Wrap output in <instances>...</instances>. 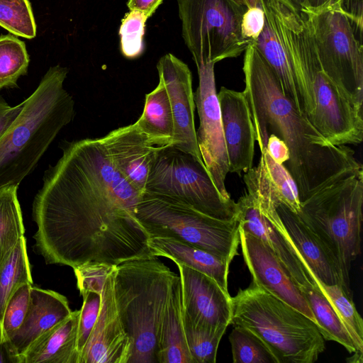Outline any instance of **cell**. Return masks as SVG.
Masks as SVG:
<instances>
[{
	"instance_id": "obj_22",
	"label": "cell",
	"mask_w": 363,
	"mask_h": 363,
	"mask_svg": "<svg viewBox=\"0 0 363 363\" xmlns=\"http://www.w3.org/2000/svg\"><path fill=\"white\" fill-rule=\"evenodd\" d=\"M80 310L72 311L34 341L14 363H79L77 333Z\"/></svg>"
},
{
	"instance_id": "obj_14",
	"label": "cell",
	"mask_w": 363,
	"mask_h": 363,
	"mask_svg": "<svg viewBox=\"0 0 363 363\" xmlns=\"http://www.w3.org/2000/svg\"><path fill=\"white\" fill-rule=\"evenodd\" d=\"M182 286V313L193 323L214 330H226L232 321V301L211 277L176 262Z\"/></svg>"
},
{
	"instance_id": "obj_39",
	"label": "cell",
	"mask_w": 363,
	"mask_h": 363,
	"mask_svg": "<svg viewBox=\"0 0 363 363\" xmlns=\"http://www.w3.org/2000/svg\"><path fill=\"white\" fill-rule=\"evenodd\" d=\"M264 23V13L262 7L247 9L242 17L241 33L249 44H253L260 34Z\"/></svg>"
},
{
	"instance_id": "obj_28",
	"label": "cell",
	"mask_w": 363,
	"mask_h": 363,
	"mask_svg": "<svg viewBox=\"0 0 363 363\" xmlns=\"http://www.w3.org/2000/svg\"><path fill=\"white\" fill-rule=\"evenodd\" d=\"M300 290L309 305L324 340L335 341L349 353L356 354L354 345L346 328L327 298L318 289L306 287Z\"/></svg>"
},
{
	"instance_id": "obj_20",
	"label": "cell",
	"mask_w": 363,
	"mask_h": 363,
	"mask_svg": "<svg viewBox=\"0 0 363 363\" xmlns=\"http://www.w3.org/2000/svg\"><path fill=\"white\" fill-rule=\"evenodd\" d=\"M236 203L239 228L262 240L274 253L299 289H316L292 249L261 212L255 194L247 189Z\"/></svg>"
},
{
	"instance_id": "obj_25",
	"label": "cell",
	"mask_w": 363,
	"mask_h": 363,
	"mask_svg": "<svg viewBox=\"0 0 363 363\" xmlns=\"http://www.w3.org/2000/svg\"><path fill=\"white\" fill-rule=\"evenodd\" d=\"M134 123L152 145H171L174 136L173 116L167 92L161 81L145 95L142 114Z\"/></svg>"
},
{
	"instance_id": "obj_26",
	"label": "cell",
	"mask_w": 363,
	"mask_h": 363,
	"mask_svg": "<svg viewBox=\"0 0 363 363\" xmlns=\"http://www.w3.org/2000/svg\"><path fill=\"white\" fill-rule=\"evenodd\" d=\"M26 283L33 284L26 240L23 236L0 265V345L1 346L3 345L2 321L6 304L16 289Z\"/></svg>"
},
{
	"instance_id": "obj_15",
	"label": "cell",
	"mask_w": 363,
	"mask_h": 363,
	"mask_svg": "<svg viewBox=\"0 0 363 363\" xmlns=\"http://www.w3.org/2000/svg\"><path fill=\"white\" fill-rule=\"evenodd\" d=\"M240 245L252 282L298 310L316 325L303 293L274 253L259 239L239 228Z\"/></svg>"
},
{
	"instance_id": "obj_9",
	"label": "cell",
	"mask_w": 363,
	"mask_h": 363,
	"mask_svg": "<svg viewBox=\"0 0 363 363\" xmlns=\"http://www.w3.org/2000/svg\"><path fill=\"white\" fill-rule=\"evenodd\" d=\"M145 191L178 201L220 220L237 219V203L220 194L204 163L173 146L158 147Z\"/></svg>"
},
{
	"instance_id": "obj_3",
	"label": "cell",
	"mask_w": 363,
	"mask_h": 363,
	"mask_svg": "<svg viewBox=\"0 0 363 363\" xmlns=\"http://www.w3.org/2000/svg\"><path fill=\"white\" fill-rule=\"evenodd\" d=\"M272 2L311 113V123L333 145L360 144L363 139L362 110L357 108L324 72L305 13L289 1Z\"/></svg>"
},
{
	"instance_id": "obj_38",
	"label": "cell",
	"mask_w": 363,
	"mask_h": 363,
	"mask_svg": "<svg viewBox=\"0 0 363 363\" xmlns=\"http://www.w3.org/2000/svg\"><path fill=\"white\" fill-rule=\"evenodd\" d=\"M116 265L89 262L74 268L77 288L81 295L93 291L101 293L104 282Z\"/></svg>"
},
{
	"instance_id": "obj_42",
	"label": "cell",
	"mask_w": 363,
	"mask_h": 363,
	"mask_svg": "<svg viewBox=\"0 0 363 363\" xmlns=\"http://www.w3.org/2000/svg\"><path fill=\"white\" fill-rule=\"evenodd\" d=\"M23 106V101L11 106L0 95V135L16 119Z\"/></svg>"
},
{
	"instance_id": "obj_35",
	"label": "cell",
	"mask_w": 363,
	"mask_h": 363,
	"mask_svg": "<svg viewBox=\"0 0 363 363\" xmlns=\"http://www.w3.org/2000/svg\"><path fill=\"white\" fill-rule=\"evenodd\" d=\"M147 17L142 12L130 11L121 21L119 28L121 50L128 59L139 57L143 52V37Z\"/></svg>"
},
{
	"instance_id": "obj_13",
	"label": "cell",
	"mask_w": 363,
	"mask_h": 363,
	"mask_svg": "<svg viewBox=\"0 0 363 363\" xmlns=\"http://www.w3.org/2000/svg\"><path fill=\"white\" fill-rule=\"evenodd\" d=\"M159 80L166 89L171 106L174 136L170 146L177 147L203 162L196 140L194 124V94L192 74L188 65L171 53L157 64Z\"/></svg>"
},
{
	"instance_id": "obj_19",
	"label": "cell",
	"mask_w": 363,
	"mask_h": 363,
	"mask_svg": "<svg viewBox=\"0 0 363 363\" xmlns=\"http://www.w3.org/2000/svg\"><path fill=\"white\" fill-rule=\"evenodd\" d=\"M260 1L264 13V23L253 45L274 70L284 95L311 122V113L286 50L276 10L272 0Z\"/></svg>"
},
{
	"instance_id": "obj_32",
	"label": "cell",
	"mask_w": 363,
	"mask_h": 363,
	"mask_svg": "<svg viewBox=\"0 0 363 363\" xmlns=\"http://www.w3.org/2000/svg\"><path fill=\"white\" fill-rule=\"evenodd\" d=\"M185 338L194 363H215L225 330H214L193 323L182 313Z\"/></svg>"
},
{
	"instance_id": "obj_44",
	"label": "cell",
	"mask_w": 363,
	"mask_h": 363,
	"mask_svg": "<svg viewBox=\"0 0 363 363\" xmlns=\"http://www.w3.org/2000/svg\"><path fill=\"white\" fill-rule=\"evenodd\" d=\"M337 0H305L306 12L316 13L328 7L333 6Z\"/></svg>"
},
{
	"instance_id": "obj_18",
	"label": "cell",
	"mask_w": 363,
	"mask_h": 363,
	"mask_svg": "<svg viewBox=\"0 0 363 363\" xmlns=\"http://www.w3.org/2000/svg\"><path fill=\"white\" fill-rule=\"evenodd\" d=\"M72 312L65 296L32 285L24 320L3 345L10 362L14 363L15 359L23 354L34 341L67 318Z\"/></svg>"
},
{
	"instance_id": "obj_47",
	"label": "cell",
	"mask_w": 363,
	"mask_h": 363,
	"mask_svg": "<svg viewBox=\"0 0 363 363\" xmlns=\"http://www.w3.org/2000/svg\"><path fill=\"white\" fill-rule=\"evenodd\" d=\"M9 362V359L4 349V347L0 345V363H3V362Z\"/></svg>"
},
{
	"instance_id": "obj_36",
	"label": "cell",
	"mask_w": 363,
	"mask_h": 363,
	"mask_svg": "<svg viewBox=\"0 0 363 363\" xmlns=\"http://www.w3.org/2000/svg\"><path fill=\"white\" fill-rule=\"evenodd\" d=\"M32 285L29 283L20 285L6 304L2 321L3 345L19 328L24 320L28 307Z\"/></svg>"
},
{
	"instance_id": "obj_1",
	"label": "cell",
	"mask_w": 363,
	"mask_h": 363,
	"mask_svg": "<svg viewBox=\"0 0 363 363\" xmlns=\"http://www.w3.org/2000/svg\"><path fill=\"white\" fill-rule=\"evenodd\" d=\"M32 205L33 250L48 264L118 265L151 258L135 216L142 194L116 168L103 137L63 140Z\"/></svg>"
},
{
	"instance_id": "obj_17",
	"label": "cell",
	"mask_w": 363,
	"mask_h": 363,
	"mask_svg": "<svg viewBox=\"0 0 363 363\" xmlns=\"http://www.w3.org/2000/svg\"><path fill=\"white\" fill-rule=\"evenodd\" d=\"M217 96L221 113L229 172H246L252 167L255 135L243 91L222 86Z\"/></svg>"
},
{
	"instance_id": "obj_21",
	"label": "cell",
	"mask_w": 363,
	"mask_h": 363,
	"mask_svg": "<svg viewBox=\"0 0 363 363\" xmlns=\"http://www.w3.org/2000/svg\"><path fill=\"white\" fill-rule=\"evenodd\" d=\"M103 139L116 168L143 194L158 147L149 143L135 123L116 128Z\"/></svg>"
},
{
	"instance_id": "obj_23",
	"label": "cell",
	"mask_w": 363,
	"mask_h": 363,
	"mask_svg": "<svg viewBox=\"0 0 363 363\" xmlns=\"http://www.w3.org/2000/svg\"><path fill=\"white\" fill-rule=\"evenodd\" d=\"M157 359V363H194L184 331L182 286L177 274L173 280L162 320Z\"/></svg>"
},
{
	"instance_id": "obj_27",
	"label": "cell",
	"mask_w": 363,
	"mask_h": 363,
	"mask_svg": "<svg viewBox=\"0 0 363 363\" xmlns=\"http://www.w3.org/2000/svg\"><path fill=\"white\" fill-rule=\"evenodd\" d=\"M319 291L327 298L346 328L356 349L350 362H362L363 320L355 308L352 295L340 284H325L315 281Z\"/></svg>"
},
{
	"instance_id": "obj_16",
	"label": "cell",
	"mask_w": 363,
	"mask_h": 363,
	"mask_svg": "<svg viewBox=\"0 0 363 363\" xmlns=\"http://www.w3.org/2000/svg\"><path fill=\"white\" fill-rule=\"evenodd\" d=\"M113 270L103 286L99 315L79 363H128L131 355L132 343L115 302Z\"/></svg>"
},
{
	"instance_id": "obj_37",
	"label": "cell",
	"mask_w": 363,
	"mask_h": 363,
	"mask_svg": "<svg viewBox=\"0 0 363 363\" xmlns=\"http://www.w3.org/2000/svg\"><path fill=\"white\" fill-rule=\"evenodd\" d=\"M82 296L83 303L80 309L77 333L79 357H80L91 336L99 315L101 301V294L99 293L89 291Z\"/></svg>"
},
{
	"instance_id": "obj_24",
	"label": "cell",
	"mask_w": 363,
	"mask_h": 363,
	"mask_svg": "<svg viewBox=\"0 0 363 363\" xmlns=\"http://www.w3.org/2000/svg\"><path fill=\"white\" fill-rule=\"evenodd\" d=\"M148 245L154 257H164L203 273L228 291L230 263L196 247L167 238H150Z\"/></svg>"
},
{
	"instance_id": "obj_12",
	"label": "cell",
	"mask_w": 363,
	"mask_h": 363,
	"mask_svg": "<svg viewBox=\"0 0 363 363\" xmlns=\"http://www.w3.org/2000/svg\"><path fill=\"white\" fill-rule=\"evenodd\" d=\"M196 65L199 86L194 94L199 118V126L196 130L198 147L215 186L224 198L230 199V196L225 185L229 172L228 160L216 88L215 63Z\"/></svg>"
},
{
	"instance_id": "obj_11",
	"label": "cell",
	"mask_w": 363,
	"mask_h": 363,
	"mask_svg": "<svg viewBox=\"0 0 363 363\" xmlns=\"http://www.w3.org/2000/svg\"><path fill=\"white\" fill-rule=\"evenodd\" d=\"M304 13L324 72L362 110L363 49L358 28L335 6Z\"/></svg>"
},
{
	"instance_id": "obj_5",
	"label": "cell",
	"mask_w": 363,
	"mask_h": 363,
	"mask_svg": "<svg viewBox=\"0 0 363 363\" xmlns=\"http://www.w3.org/2000/svg\"><path fill=\"white\" fill-rule=\"evenodd\" d=\"M176 275L157 257L126 261L115 267V302L132 343L128 363H157L159 333Z\"/></svg>"
},
{
	"instance_id": "obj_40",
	"label": "cell",
	"mask_w": 363,
	"mask_h": 363,
	"mask_svg": "<svg viewBox=\"0 0 363 363\" xmlns=\"http://www.w3.org/2000/svg\"><path fill=\"white\" fill-rule=\"evenodd\" d=\"M334 6L362 32L363 0H337Z\"/></svg>"
},
{
	"instance_id": "obj_41",
	"label": "cell",
	"mask_w": 363,
	"mask_h": 363,
	"mask_svg": "<svg viewBox=\"0 0 363 363\" xmlns=\"http://www.w3.org/2000/svg\"><path fill=\"white\" fill-rule=\"evenodd\" d=\"M266 150L278 163L284 164L289 158V152L286 144L274 134H269Z\"/></svg>"
},
{
	"instance_id": "obj_2",
	"label": "cell",
	"mask_w": 363,
	"mask_h": 363,
	"mask_svg": "<svg viewBox=\"0 0 363 363\" xmlns=\"http://www.w3.org/2000/svg\"><path fill=\"white\" fill-rule=\"evenodd\" d=\"M245 52L243 93L255 141L260 151L272 133L286 144L289 158L284 165L296 184L300 201L363 171L352 148L331 143L284 95L276 74L256 47L249 44Z\"/></svg>"
},
{
	"instance_id": "obj_34",
	"label": "cell",
	"mask_w": 363,
	"mask_h": 363,
	"mask_svg": "<svg viewBox=\"0 0 363 363\" xmlns=\"http://www.w3.org/2000/svg\"><path fill=\"white\" fill-rule=\"evenodd\" d=\"M0 26L27 39L36 35V24L29 0H0Z\"/></svg>"
},
{
	"instance_id": "obj_29",
	"label": "cell",
	"mask_w": 363,
	"mask_h": 363,
	"mask_svg": "<svg viewBox=\"0 0 363 363\" xmlns=\"http://www.w3.org/2000/svg\"><path fill=\"white\" fill-rule=\"evenodd\" d=\"M18 189L16 185L0 189V265L25 233Z\"/></svg>"
},
{
	"instance_id": "obj_31",
	"label": "cell",
	"mask_w": 363,
	"mask_h": 363,
	"mask_svg": "<svg viewBox=\"0 0 363 363\" xmlns=\"http://www.w3.org/2000/svg\"><path fill=\"white\" fill-rule=\"evenodd\" d=\"M29 62L23 41L12 35L0 36V91L18 88V80L27 74Z\"/></svg>"
},
{
	"instance_id": "obj_4",
	"label": "cell",
	"mask_w": 363,
	"mask_h": 363,
	"mask_svg": "<svg viewBox=\"0 0 363 363\" xmlns=\"http://www.w3.org/2000/svg\"><path fill=\"white\" fill-rule=\"evenodd\" d=\"M67 73V67H50L0 135V189L19 186L60 130L73 120L74 101L64 88Z\"/></svg>"
},
{
	"instance_id": "obj_46",
	"label": "cell",
	"mask_w": 363,
	"mask_h": 363,
	"mask_svg": "<svg viewBox=\"0 0 363 363\" xmlns=\"http://www.w3.org/2000/svg\"><path fill=\"white\" fill-rule=\"evenodd\" d=\"M292 4L294 6V7L301 11L305 13L306 11V2L305 0H289Z\"/></svg>"
},
{
	"instance_id": "obj_10",
	"label": "cell",
	"mask_w": 363,
	"mask_h": 363,
	"mask_svg": "<svg viewBox=\"0 0 363 363\" xmlns=\"http://www.w3.org/2000/svg\"><path fill=\"white\" fill-rule=\"evenodd\" d=\"M184 41L196 65L236 57L248 43L241 33L247 8L233 0H178Z\"/></svg>"
},
{
	"instance_id": "obj_45",
	"label": "cell",
	"mask_w": 363,
	"mask_h": 363,
	"mask_svg": "<svg viewBox=\"0 0 363 363\" xmlns=\"http://www.w3.org/2000/svg\"><path fill=\"white\" fill-rule=\"evenodd\" d=\"M234 2L238 4L240 6H244L247 9L260 6L261 1L260 0H233Z\"/></svg>"
},
{
	"instance_id": "obj_33",
	"label": "cell",
	"mask_w": 363,
	"mask_h": 363,
	"mask_svg": "<svg viewBox=\"0 0 363 363\" xmlns=\"http://www.w3.org/2000/svg\"><path fill=\"white\" fill-rule=\"evenodd\" d=\"M229 341L234 363H277L264 343L245 328L234 325Z\"/></svg>"
},
{
	"instance_id": "obj_30",
	"label": "cell",
	"mask_w": 363,
	"mask_h": 363,
	"mask_svg": "<svg viewBox=\"0 0 363 363\" xmlns=\"http://www.w3.org/2000/svg\"><path fill=\"white\" fill-rule=\"evenodd\" d=\"M261 152L259 164L269 185L276 203H281L298 214L301 201L295 182L284 164L277 162L266 149Z\"/></svg>"
},
{
	"instance_id": "obj_7",
	"label": "cell",
	"mask_w": 363,
	"mask_h": 363,
	"mask_svg": "<svg viewBox=\"0 0 363 363\" xmlns=\"http://www.w3.org/2000/svg\"><path fill=\"white\" fill-rule=\"evenodd\" d=\"M362 204L360 171L301 202L298 214L333 256L348 285L352 264L361 251Z\"/></svg>"
},
{
	"instance_id": "obj_8",
	"label": "cell",
	"mask_w": 363,
	"mask_h": 363,
	"mask_svg": "<svg viewBox=\"0 0 363 363\" xmlns=\"http://www.w3.org/2000/svg\"><path fill=\"white\" fill-rule=\"evenodd\" d=\"M135 216L150 238H172L230 262L240 245L238 219L220 220L165 196L145 191Z\"/></svg>"
},
{
	"instance_id": "obj_6",
	"label": "cell",
	"mask_w": 363,
	"mask_h": 363,
	"mask_svg": "<svg viewBox=\"0 0 363 363\" xmlns=\"http://www.w3.org/2000/svg\"><path fill=\"white\" fill-rule=\"evenodd\" d=\"M231 301V324L256 335L277 363H313L325 351V340L312 320L254 283Z\"/></svg>"
},
{
	"instance_id": "obj_43",
	"label": "cell",
	"mask_w": 363,
	"mask_h": 363,
	"mask_svg": "<svg viewBox=\"0 0 363 363\" xmlns=\"http://www.w3.org/2000/svg\"><path fill=\"white\" fill-rule=\"evenodd\" d=\"M162 2L163 0H128L127 6L130 11L142 12L150 18Z\"/></svg>"
}]
</instances>
